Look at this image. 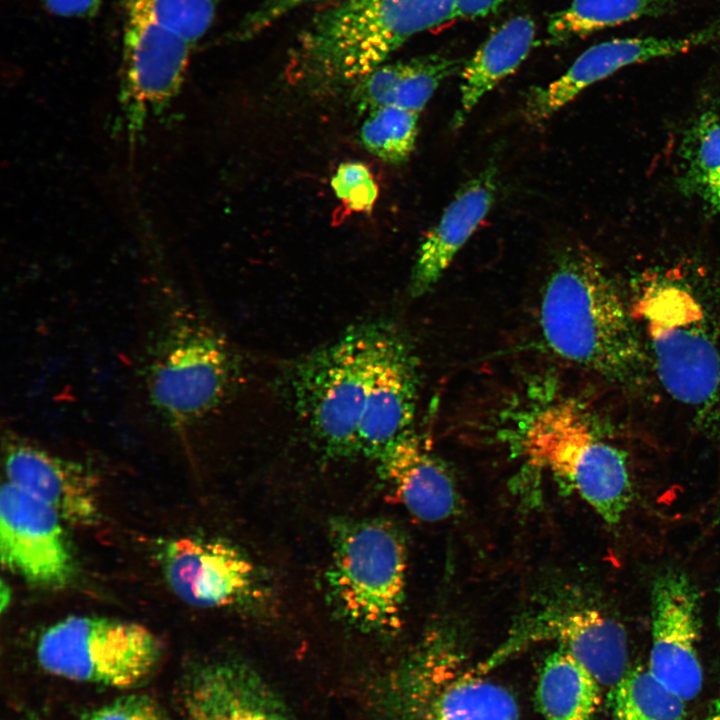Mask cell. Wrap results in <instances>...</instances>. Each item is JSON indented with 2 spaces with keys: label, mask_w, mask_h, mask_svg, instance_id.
Wrapping results in <instances>:
<instances>
[{
  "label": "cell",
  "mask_w": 720,
  "mask_h": 720,
  "mask_svg": "<svg viewBox=\"0 0 720 720\" xmlns=\"http://www.w3.org/2000/svg\"><path fill=\"white\" fill-rule=\"evenodd\" d=\"M162 567L176 596L199 608H229L270 616L275 592L264 571L232 544L215 539L177 538L162 550Z\"/></svg>",
  "instance_id": "cell-10"
},
{
  "label": "cell",
  "mask_w": 720,
  "mask_h": 720,
  "mask_svg": "<svg viewBox=\"0 0 720 720\" xmlns=\"http://www.w3.org/2000/svg\"><path fill=\"white\" fill-rule=\"evenodd\" d=\"M671 0H572L548 21L549 40L561 43L607 27L666 12Z\"/></svg>",
  "instance_id": "cell-24"
},
{
  "label": "cell",
  "mask_w": 720,
  "mask_h": 720,
  "mask_svg": "<svg viewBox=\"0 0 720 720\" xmlns=\"http://www.w3.org/2000/svg\"><path fill=\"white\" fill-rule=\"evenodd\" d=\"M710 299L674 273L640 281L642 319L659 380L710 431L720 429V320Z\"/></svg>",
  "instance_id": "cell-3"
},
{
  "label": "cell",
  "mask_w": 720,
  "mask_h": 720,
  "mask_svg": "<svg viewBox=\"0 0 720 720\" xmlns=\"http://www.w3.org/2000/svg\"><path fill=\"white\" fill-rule=\"evenodd\" d=\"M10 590L8 589V586L4 582L1 584V609L4 610L10 601Z\"/></svg>",
  "instance_id": "cell-35"
},
{
  "label": "cell",
  "mask_w": 720,
  "mask_h": 720,
  "mask_svg": "<svg viewBox=\"0 0 720 720\" xmlns=\"http://www.w3.org/2000/svg\"><path fill=\"white\" fill-rule=\"evenodd\" d=\"M380 325L348 330L295 369V407L329 457L359 454L358 430Z\"/></svg>",
  "instance_id": "cell-8"
},
{
  "label": "cell",
  "mask_w": 720,
  "mask_h": 720,
  "mask_svg": "<svg viewBox=\"0 0 720 720\" xmlns=\"http://www.w3.org/2000/svg\"><path fill=\"white\" fill-rule=\"evenodd\" d=\"M720 36V24L681 37H630L598 43L585 50L558 78L534 89L524 106L530 122H541L583 90L618 70L651 59L684 53Z\"/></svg>",
  "instance_id": "cell-16"
},
{
  "label": "cell",
  "mask_w": 720,
  "mask_h": 720,
  "mask_svg": "<svg viewBox=\"0 0 720 720\" xmlns=\"http://www.w3.org/2000/svg\"><path fill=\"white\" fill-rule=\"evenodd\" d=\"M456 17L474 19L495 12L505 0H455Z\"/></svg>",
  "instance_id": "cell-33"
},
{
  "label": "cell",
  "mask_w": 720,
  "mask_h": 720,
  "mask_svg": "<svg viewBox=\"0 0 720 720\" xmlns=\"http://www.w3.org/2000/svg\"><path fill=\"white\" fill-rule=\"evenodd\" d=\"M377 462L393 497L416 518L442 521L458 510L460 498L452 475L413 431Z\"/></svg>",
  "instance_id": "cell-19"
},
{
  "label": "cell",
  "mask_w": 720,
  "mask_h": 720,
  "mask_svg": "<svg viewBox=\"0 0 720 720\" xmlns=\"http://www.w3.org/2000/svg\"><path fill=\"white\" fill-rule=\"evenodd\" d=\"M548 641L566 650L601 686L612 688L628 671L623 627L596 608L560 600L544 603L523 616L480 667L486 672L521 649Z\"/></svg>",
  "instance_id": "cell-11"
},
{
  "label": "cell",
  "mask_w": 720,
  "mask_h": 720,
  "mask_svg": "<svg viewBox=\"0 0 720 720\" xmlns=\"http://www.w3.org/2000/svg\"><path fill=\"white\" fill-rule=\"evenodd\" d=\"M331 557L325 575L336 614L361 632L399 630L406 586V547L384 519L337 518L330 525Z\"/></svg>",
  "instance_id": "cell-6"
},
{
  "label": "cell",
  "mask_w": 720,
  "mask_h": 720,
  "mask_svg": "<svg viewBox=\"0 0 720 720\" xmlns=\"http://www.w3.org/2000/svg\"><path fill=\"white\" fill-rule=\"evenodd\" d=\"M601 685L566 650L557 647L545 659L536 687L544 720H594Z\"/></svg>",
  "instance_id": "cell-23"
},
{
  "label": "cell",
  "mask_w": 720,
  "mask_h": 720,
  "mask_svg": "<svg viewBox=\"0 0 720 720\" xmlns=\"http://www.w3.org/2000/svg\"><path fill=\"white\" fill-rule=\"evenodd\" d=\"M432 632L373 687L376 720H522L514 696Z\"/></svg>",
  "instance_id": "cell-5"
},
{
  "label": "cell",
  "mask_w": 720,
  "mask_h": 720,
  "mask_svg": "<svg viewBox=\"0 0 720 720\" xmlns=\"http://www.w3.org/2000/svg\"><path fill=\"white\" fill-rule=\"evenodd\" d=\"M338 200L352 212L369 213L379 194L378 185L369 167L360 161L341 163L330 181Z\"/></svg>",
  "instance_id": "cell-29"
},
{
  "label": "cell",
  "mask_w": 720,
  "mask_h": 720,
  "mask_svg": "<svg viewBox=\"0 0 720 720\" xmlns=\"http://www.w3.org/2000/svg\"><path fill=\"white\" fill-rule=\"evenodd\" d=\"M320 0H264L241 22L236 34L241 40L263 32L273 24L309 4Z\"/></svg>",
  "instance_id": "cell-31"
},
{
  "label": "cell",
  "mask_w": 720,
  "mask_h": 720,
  "mask_svg": "<svg viewBox=\"0 0 720 720\" xmlns=\"http://www.w3.org/2000/svg\"><path fill=\"white\" fill-rule=\"evenodd\" d=\"M368 112L360 130L366 150L390 164L407 161L415 150L419 113L397 106H382Z\"/></svg>",
  "instance_id": "cell-27"
},
{
  "label": "cell",
  "mask_w": 720,
  "mask_h": 720,
  "mask_svg": "<svg viewBox=\"0 0 720 720\" xmlns=\"http://www.w3.org/2000/svg\"><path fill=\"white\" fill-rule=\"evenodd\" d=\"M190 43L153 20H127L122 95L135 122L180 87Z\"/></svg>",
  "instance_id": "cell-18"
},
{
  "label": "cell",
  "mask_w": 720,
  "mask_h": 720,
  "mask_svg": "<svg viewBox=\"0 0 720 720\" xmlns=\"http://www.w3.org/2000/svg\"><path fill=\"white\" fill-rule=\"evenodd\" d=\"M456 17L455 0H343L297 39L292 66L300 80H359L412 37Z\"/></svg>",
  "instance_id": "cell-4"
},
{
  "label": "cell",
  "mask_w": 720,
  "mask_h": 720,
  "mask_svg": "<svg viewBox=\"0 0 720 720\" xmlns=\"http://www.w3.org/2000/svg\"><path fill=\"white\" fill-rule=\"evenodd\" d=\"M179 704L184 720H296L254 667L233 658L192 664L180 681Z\"/></svg>",
  "instance_id": "cell-15"
},
{
  "label": "cell",
  "mask_w": 720,
  "mask_h": 720,
  "mask_svg": "<svg viewBox=\"0 0 720 720\" xmlns=\"http://www.w3.org/2000/svg\"><path fill=\"white\" fill-rule=\"evenodd\" d=\"M5 442L4 470L9 483L49 505L65 522L78 526L97 522V480L86 465L10 434Z\"/></svg>",
  "instance_id": "cell-17"
},
{
  "label": "cell",
  "mask_w": 720,
  "mask_h": 720,
  "mask_svg": "<svg viewBox=\"0 0 720 720\" xmlns=\"http://www.w3.org/2000/svg\"><path fill=\"white\" fill-rule=\"evenodd\" d=\"M417 369L407 343L380 325L358 430V450L379 461L412 432L417 401Z\"/></svg>",
  "instance_id": "cell-14"
},
{
  "label": "cell",
  "mask_w": 720,
  "mask_h": 720,
  "mask_svg": "<svg viewBox=\"0 0 720 720\" xmlns=\"http://www.w3.org/2000/svg\"><path fill=\"white\" fill-rule=\"evenodd\" d=\"M539 321L546 344L562 359L624 387L644 381L647 356L633 317L609 274L583 249L560 257Z\"/></svg>",
  "instance_id": "cell-2"
},
{
  "label": "cell",
  "mask_w": 720,
  "mask_h": 720,
  "mask_svg": "<svg viewBox=\"0 0 720 720\" xmlns=\"http://www.w3.org/2000/svg\"><path fill=\"white\" fill-rule=\"evenodd\" d=\"M49 505L9 482L0 493L2 563L26 581L45 587L67 583L73 561L62 526Z\"/></svg>",
  "instance_id": "cell-13"
},
{
  "label": "cell",
  "mask_w": 720,
  "mask_h": 720,
  "mask_svg": "<svg viewBox=\"0 0 720 720\" xmlns=\"http://www.w3.org/2000/svg\"><path fill=\"white\" fill-rule=\"evenodd\" d=\"M84 720H169L152 697L133 693L118 697L90 711Z\"/></svg>",
  "instance_id": "cell-30"
},
{
  "label": "cell",
  "mask_w": 720,
  "mask_h": 720,
  "mask_svg": "<svg viewBox=\"0 0 720 720\" xmlns=\"http://www.w3.org/2000/svg\"><path fill=\"white\" fill-rule=\"evenodd\" d=\"M719 594H720V590H719ZM718 621H719V625H720V597H719V613H718Z\"/></svg>",
  "instance_id": "cell-36"
},
{
  "label": "cell",
  "mask_w": 720,
  "mask_h": 720,
  "mask_svg": "<svg viewBox=\"0 0 720 720\" xmlns=\"http://www.w3.org/2000/svg\"><path fill=\"white\" fill-rule=\"evenodd\" d=\"M495 168L488 167L456 193L439 221L421 241L411 274L410 290L420 296L441 278L456 254L490 211L496 191Z\"/></svg>",
  "instance_id": "cell-20"
},
{
  "label": "cell",
  "mask_w": 720,
  "mask_h": 720,
  "mask_svg": "<svg viewBox=\"0 0 720 720\" xmlns=\"http://www.w3.org/2000/svg\"><path fill=\"white\" fill-rule=\"evenodd\" d=\"M521 449L530 464L573 488L605 522L620 521L632 499L626 457L576 402L560 400L533 412Z\"/></svg>",
  "instance_id": "cell-7"
},
{
  "label": "cell",
  "mask_w": 720,
  "mask_h": 720,
  "mask_svg": "<svg viewBox=\"0 0 720 720\" xmlns=\"http://www.w3.org/2000/svg\"><path fill=\"white\" fill-rule=\"evenodd\" d=\"M682 154L689 187L720 214V103L692 124Z\"/></svg>",
  "instance_id": "cell-25"
},
{
  "label": "cell",
  "mask_w": 720,
  "mask_h": 720,
  "mask_svg": "<svg viewBox=\"0 0 720 720\" xmlns=\"http://www.w3.org/2000/svg\"><path fill=\"white\" fill-rule=\"evenodd\" d=\"M125 7L140 9L190 44L202 37L214 15V0H125Z\"/></svg>",
  "instance_id": "cell-28"
},
{
  "label": "cell",
  "mask_w": 720,
  "mask_h": 720,
  "mask_svg": "<svg viewBox=\"0 0 720 720\" xmlns=\"http://www.w3.org/2000/svg\"><path fill=\"white\" fill-rule=\"evenodd\" d=\"M137 378L156 424L184 438L222 405L232 384L224 339L181 291L148 296Z\"/></svg>",
  "instance_id": "cell-1"
},
{
  "label": "cell",
  "mask_w": 720,
  "mask_h": 720,
  "mask_svg": "<svg viewBox=\"0 0 720 720\" xmlns=\"http://www.w3.org/2000/svg\"><path fill=\"white\" fill-rule=\"evenodd\" d=\"M49 12L62 17H88L96 13L100 0H41Z\"/></svg>",
  "instance_id": "cell-32"
},
{
  "label": "cell",
  "mask_w": 720,
  "mask_h": 720,
  "mask_svg": "<svg viewBox=\"0 0 720 720\" xmlns=\"http://www.w3.org/2000/svg\"><path fill=\"white\" fill-rule=\"evenodd\" d=\"M703 720H720V696L713 703L710 711Z\"/></svg>",
  "instance_id": "cell-34"
},
{
  "label": "cell",
  "mask_w": 720,
  "mask_h": 720,
  "mask_svg": "<svg viewBox=\"0 0 720 720\" xmlns=\"http://www.w3.org/2000/svg\"><path fill=\"white\" fill-rule=\"evenodd\" d=\"M162 656V642L146 627L92 616H70L55 623L36 647L38 663L48 673L114 688L144 683Z\"/></svg>",
  "instance_id": "cell-9"
},
{
  "label": "cell",
  "mask_w": 720,
  "mask_h": 720,
  "mask_svg": "<svg viewBox=\"0 0 720 720\" xmlns=\"http://www.w3.org/2000/svg\"><path fill=\"white\" fill-rule=\"evenodd\" d=\"M535 23L528 16H516L499 27L464 65L461 73L460 104L454 126L501 80L513 73L534 45Z\"/></svg>",
  "instance_id": "cell-22"
},
{
  "label": "cell",
  "mask_w": 720,
  "mask_h": 720,
  "mask_svg": "<svg viewBox=\"0 0 720 720\" xmlns=\"http://www.w3.org/2000/svg\"><path fill=\"white\" fill-rule=\"evenodd\" d=\"M699 608L698 592L684 573L666 570L655 578L648 670L685 701L697 696L703 683L697 651Z\"/></svg>",
  "instance_id": "cell-12"
},
{
  "label": "cell",
  "mask_w": 720,
  "mask_h": 720,
  "mask_svg": "<svg viewBox=\"0 0 720 720\" xmlns=\"http://www.w3.org/2000/svg\"><path fill=\"white\" fill-rule=\"evenodd\" d=\"M458 67L456 59L440 54L383 63L359 79L357 101L368 111L397 106L420 113L440 83Z\"/></svg>",
  "instance_id": "cell-21"
},
{
  "label": "cell",
  "mask_w": 720,
  "mask_h": 720,
  "mask_svg": "<svg viewBox=\"0 0 720 720\" xmlns=\"http://www.w3.org/2000/svg\"><path fill=\"white\" fill-rule=\"evenodd\" d=\"M611 720H684L685 700L636 667L611 688Z\"/></svg>",
  "instance_id": "cell-26"
}]
</instances>
